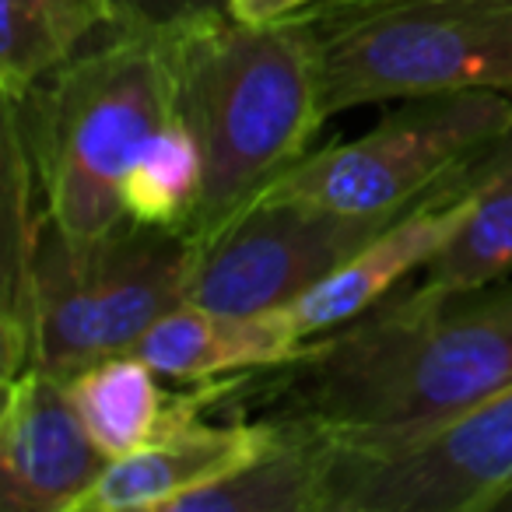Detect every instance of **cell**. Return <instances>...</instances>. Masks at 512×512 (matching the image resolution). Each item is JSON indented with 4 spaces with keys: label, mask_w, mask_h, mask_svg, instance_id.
Masks as SVG:
<instances>
[{
    "label": "cell",
    "mask_w": 512,
    "mask_h": 512,
    "mask_svg": "<svg viewBox=\"0 0 512 512\" xmlns=\"http://www.w3.org/2000/svg\"><path fill=\"white\" fill-rule=\"evenodd\" d=\"M512 383V285H414L309 337L295 358L211 379V407L306 428L341 449L393 446Z\"/></svg>",
    "instance_id": "6da1fadb"
},
{
    "label": "cell",
    "mask_w": 512,
    "mask_h": 512,
    "mask_svg": "<svg viewBox=\"0 0 512 512\" xmlns=\"http://www.w3.org/2000/svg\"><path fill=\"white\" fill-rule=\"evenodd\" d=\"M169 29L176 113L204 151V190L183 235L214 242L320 130V78L295 18L246 25L228 11Z\"/></svg>",
    "instance_id": "7a4b0ae2"
},
{
    "label": "cell",
    "mask_w": 512,
    "mask_h": 512,
    "mask_svg": "<svg viewBox=\"0 0 512 512\" xmlns=\"http://www.w3.org/2000/svg\"><path fill=\"white\" fill-rule=\"evenodd\" d=\"M4 106L18 116L50 225L67 242L99 239L127 221L123 179L176 113L169 29L106 25L99 43Z\"/></svg>",
    "instance_id": "3957f363"
},
{
    "label": "cell",
    "mask_w": 512,
    "mask_h": 512,
    "mask_svg": "<svg viewBox=\"0 0 512 512\" xmlns=\"http://www.w3.org/2000/svg\"><path fill=\"white\" fill-rule=\"evenodd\" d=\"M292 18L313 50L323 120L435 92H512V0H313Z\"/></svg>",
    "instance_id": "277c9868"
},
{
    "label": "cell",
    "mask_w": 512,
    "mask_h": 512,
    "mask_svg": "<svg viewBox=\"0 0 512 512\" xmlns=\"http://www.w3.org/2000/svg\"><path fill=\"white\" fill-rule=\"evenodd\" d=\"M193 256L179 228L123 221L67 242L46 218L32 288V362L57 379L127 355L148 327L186 302Z\"/></svg>",
    "instance_id": "5b68a950"
},
{
    "label": "cell",
    "mask_w": 512,
    "mask_h": 512,
    "mask_svg": "<svg viewBox=\"0 0 512 512\" xmlns=\"http://www.w3.org/2000/svg\"><path fill=\"white\" fill-rule=\"evenodd\" d=\"M512 134V92L463 88L404 99L369 134L309 151L260 197L397 218Z\"/></svg>",
    "instance_id": "8992f818"
},
{
    "label": "cell",
    "mask_w": 512,
    "mask_h": 512,
    "mask_svg": "<svg viewBox=\"0 0 512 512\" xmlns=\"http://www.w3.org/2000/svg\"><path fill=\"white\" fill-rule=\"evenodd\" d=\"M509 484L512 383L393 446H334L323 512H488Z\"/></svg>",
    "instance_id": "52a82bcc"
},
{
    "label": "cell",
    "mask_w": 512,
    "mask_h": 512,
    "mask_svg": "<svg viewBox=\"0 0 512 512\" xmlns=\"http://www.w3.org/2000/svg\"><path fill=\"white\" fill-rule=\"evenodd\" d=\"M397 218L256 197L193 256L186 302L221 313H278L348 264Z\"/></svg>",
    "instance_id": "ba28073f"
},
{
    "label": "cell",
    "mask_w": 512,
    "mask_h": 512,
    "mask_svg": "<svg viewBox=\"0 0 512 512\" xmlns=\"http://www.w3.org/2000/svg\"><path fill=\"white\" fill-rule=\"evenodd\" d=\"M109 456L95 446L67 383L22 369L4 379L0 414V505L4 512H74Z\"/></svg>",
    "instance_id": "9c48e42d"
},
{
    "label": "cell",
    "mask_w": 512,
    "mask_h": 512,
    "mask_svg": "<svg viewBox=\"0 0 512 512\" xmlns=\"http://www.w3.org/2000/svg\"><path fill=\"white\" fill-rule=\"evenodd\" d=\"M491 155H495V148L477 162H470L467 169H460L453 179H446L435 193L407 207L393 225H386L376 239L365 242L330 278H323L306 295L288 302L281 316L292 323L295 334L309 341L323 330L355 320L365 309L397 292V285L411 271L432 264L474 211V190L488 169Z\"/></svg>",
    "instance_id": "30bf717a"
},
{
    "label": "cell",
    "mask_w": 512,
    "mask_h": 512,
    "mask_svg": "<svg viewBox=\"0 0 512 512\" xmlns=\"http://www.w3.org/2000/svg\"><path fill=\"white\" fill-rule=\"evenodd\" d=\"M274 439L278 425L264 418L235 414L228 425L186 418L151 446L109 460L74 512H165L176 498L264 456Z\"/></svg>",
    "instance_id": "8fae6325"
},
{
    "label": "cell",
    "mask_w": 512,
    "mask_h": 512,
    "mask_svg": "<svg viewBox=\"0 0 512 512\" xmlns=\"http://www.w3.org/2000/svg\"><path fill=\"white\" fill-rule=\"evenodd\" d=\"M302 337L278 313H221L179 302L130 348L158 376L211 383L239 372L271 369L302 351Z\"/></svg>",
    "instance_id": "7c38bea8"
},
{
    "label": "cell",
    "mask_w": 512,
    "mask_h": 512,
    "mask_svg": "<svg viewBox=\"0 0 512 512\" xmlns=\"http://www.w3.org/2000/svg\"><path fill=\"white\" fill-rule=\"evenodd\" d=\"M155 376L158 372L148 362L127 351L64 379L74 411L109 460L151 446L172 425L211 407V383H197V390L183 397H165Z\"/></svg>",
    "instance_id": "4fadbf2b"
},
{
    "label": "cell",
    "mask_w": 512,
    "mask_h": 512,
    "mask_svg": "<svg viewBox=\"0 0 512 512\" xmlns=\"http://www.w3.org/2000/svg\"><path fill=\"white\" fill-rule=\"evenodd\" d=\"M330 453L327 435L278 425L264 456L176 498L165 512H323Z\"/></svg>",
    "instance_id": "5bb4252c"
},
{
    "label": "cell",
    "mask_w": 512,
    "mask_h": 512,
    "mask_svg": "<svg viewBox=\"0 0 512 512\" xmlns=\"http://www.w3.org/2000/svg\"><path fill=\"white\" fill-rule=\"evenodd\" d=\"M36 190L39 179L18 116L11 106H4V285H0L4 379L18 376L32 362V288H36V260L46 232V207L39 211Z\"/></svg>",
    "instance_id": "9a60e30c"
},
{
    "label": "cell",
    "mask_w": 512,
    "mask_h": 512,
    "mask_svg": "<svg viewBox=\"0 0 512 512\" xmlns=\"http://www.w3.org/2000/svg\"><path fill=\"white\" fill-rule=\"evenodd\" d=\"M0 92L25 99L46 74L81 53V46L120 22L116 0H0Z\"/></svg>",
    "instance_id": "2e32d148"
},
{
    "label": "cell",
    "mask_w": 512,
    "mask_h": 512,
    "mask_svg": "<svg viewBox=\"0 0 512 512\" xmlns=\"http://www.w3.org/2000/svg\"><path fill=\"white\" fill-rule=\"evenodd\" d=\"M512 274V134L488 158L474 211L425 267L432 288H481Z\"/></svg>",
    "instance_id": "e0dca14e"
},
{
    "label": "cell",
    "mask_w": 512,
    "mask_h": 512,
    "mask_svg": "<svg viewBox=\"0 0 512 512\" xmlns=\"http://www.w3.org/2000/svg\"><path fill=\"white\" fill-rule=\"evenodd\" d=\"M204 190V151L179 113H172L144 141L123 179V207L130 221L158 228H179L197 211Z\"/></svg>",
    "instance_id": "ac0fdd59"
},
{
    "label": "cell",
    "mask_w": 512,
    "mask_h": 512,
    "mask_svg": "<svg viewBox=\"0 0 512 512\" xmlns=\"http://www.w3.org/2000/svg\"><path fill=\"white\" fill-rule=\"evenodd\" d=\"M116 4H120V22L137 25H179L228 11V0H116Z\"/></svg>",
    "instance_id": "d6986e66"
},
{
    "label": "cell",
    "mask_w": 512,
    "mask_h": 512,
    "mask_svg": "<svg viewBox=\"0 0 512 512\" xmlns=\"http://www.w3.org/2000/svg\"><path fill=\"white\" fill-rule=\"evenodd\" d=\"M313 0H228V15L246 25H271L281 18L299 15Z\"/></svg>",
    "instance_id": "ffe728a7"
},
{
    "label": "cell",
    "mask_w": 512,
    "mask_h": 512,
    "mask_svg": "<svg viewBox=\"0 0 512 512\" xmlns=\"http://www.w3.org/2000/svg\"><path fill=\"white\" fill-rule=\"evenodd\" d=\"M488 512H512V484L502 491V495H495V502L488 505Z\"/></svg>",
    "instance_id": "44dd1931"
}]
</instances>
